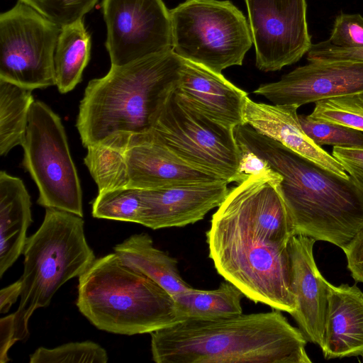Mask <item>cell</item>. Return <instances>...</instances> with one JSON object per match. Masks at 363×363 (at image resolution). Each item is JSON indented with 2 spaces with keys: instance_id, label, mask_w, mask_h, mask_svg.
<instances>
[{
  "instance_id": "1",
  "label": "cell",
  "mask_w": 363,
  "mask_h": 363,
  "mask_svg": "<svg viewBox=\"0 0 363 363\" xmlns=\"http://www.w3.org/2000/svg\"><path fill=\"white\" fill-rule=\"evenodd\" d=\"M276 183L250 175L230 189L206 232L218 273L245 296L289 313L296 308L288 244L296 235Z\"/></svg>"
},
{
  "instance_id": "2",
  "label": "cell",
  "mask_w": 363,
  "mask_h": 363,
  "mask_svg": "<svg viewBox=\"0 0 363 363\" xmlns=\"http://www.w3.org/2000/svg\"><path fill=\"white\" fill-rule=\"evenodd\" d=\"M235 135L240 147L281 175L277 188L296 235L342 249L363 228V182L327 170L247 124L235 128Z\"/></svg>"
},
{
  "instance_id": "3",
  "label": "cell",
  "mask_w": 363,
  "mask_h": 363,
  "mask_svg": "<svg viewBox=\"0 0 363 363\" xmlns=\"http://www.w3.org/2000/svg\"><path fill=\"white\" fill-rule=\"evenodd\" d=\"M157 363H311L302 332L281 313L185 319L152 332Z\"/></svg>"
},
{
  "instance_id": "4",
  "label": "cell",
  "mask_w": 363,
  "mask_h": 363,
  "mask_svg": "<svg viewBox=\"0 0 363 363\" xmlns=\"http://www.w3.org/2000/svg\"><path fill=\"white\" fill-rule=\"evenodd\" d=\"M184 59L173 50L111 66L87 84L76 121L82 145L122 133L151 131L168 94L177 86Z\"/></svg>"
},
{
  "instance_id": "5",
  "label": "cell",
  "mask_w": 363,
  "mask_h": 363,
  "mask_svg": "<svg viewBox=\"0 0 363 363\" xmlns=\"http://www.w3.org/2000/svg\"><path fill=\"white\" fill-rule=\"evenodd\" d=\"M76 305L96 328L115 334L151 333L182 320L172 296L116 252L79 277Z\"/></svg>"
},
{
  "instance_id": "6",
  "label": "cell",
  "mask_w": 363,
  "mask_h": 363,
  "mask_svg": "<svg viewBox=\"0 0 363 363\" xmlns=\"http://www.w3.org/2000/svg\"><path fill=\"white\" fill-rule=\"evenodd\" d=\"M18 308L14 315L15 341L29 334L34 311L47 307L67 281L84 273L96 259L84 233L82 217L48 208L38 230L26 241Z\"/></svg>"
},
{
  "instance_id": "7",
  "label": "cell",
  "mask_w": 363,
  "mask_h": 363,
  "mask_svg": "<svg viewBox=\"0 0 363 363\" xmlns=\"http://www.w3.org/2000/svg\"><path fill=\"white\" fill-rule=\"evenodd\" d=\"M172 50L216 72L242 65L252 45L249 24L229 1L186 0L169 10Z\"/></svg>"
},
{
  "instance_id": "8",
  "label": "cell",
  "mask_w": 363,
  "mask_h": 363,
  "mask_svg": "<svg viewBox=\"0 0 363 363\" xmlns=\"http://www.w3.org/2000/svg\"><path fill=\"white\" fill-rule=\"evenodd\" d=\"M150 132L189 164L228 183L245 180L238 171L241 150L235 128L199 111L174 89L166 98Z\"/></svg>"
},
{
  "instance_id": "9",
  "label": "cell",
  "mask_w": 363,
  "mask_h": 363,
  "mask_svg": "<svg viewBox=\"0 0 363 363\" xmlns=\"http://www.w3.org/2000/svg\"><path fill=\"white\" fill-rule=\"evenodd\" d=\"M23 164L38 189L37 203L83 217L82 191L60 117L35 101L21 145Z\"/></svg>"
},
{
  "instance_id": "10",
  "label": "cell",
  "mask_w": 363,
  "mask_h": 363,
  "mask_svg": "<svg viewBox=\"0 0 363 363\" xmlns=\"http://www.w3.org/2000/svg\"><path fill=\"white\" fill-rule=\"evenodd\" d=\"M61 28L21 1L0 15V79L32 90L55 85Z\"/></svg>"
},
{
  "instance_id": "11",
  "label": "cell",
  "mask_w": 363,
  "mask_h": 363,
  "mask_svg": "<svg viewBox=\"0 0 363 363\" xmlns=\"http://www.w3.org/2000/svg\"><path fill=\"white\" fill-rule=\"evenodd\" d=\"M102 6L111 66L172 49L169 10L162 0H104Z\"/></svg>"
},
{
  "instance_id": "12",
  "label": "cell",
  "mask_w": 363,
  "mask_h": 363,
  "mask_svg": "<svg viewBox=\"0 0 363 363\" xmlns=\"http://www.w3.org/2000/svg\"><path fill=\"white\" fill-rule=\"evenodd\" d=\"M256 67L274 72L299 61L312 43L306 0H245Z\"/></svg>"
},
{
  "instance_id": "13",
  "label": "cell",
  "mask_w": 363,
  "mask_h": 363,
  "mask_svg": "<svg viewBox=\"0 0 363 363\" xmlns=\"http://www.w3.org/2000/svg\"><path fill=\"white\" fill-rule=\"evenodd\" d=\"M108 138L121 149L127 187L146 190L225 180L185 162L151 132Z\"/></svg>"
},
{
  "instance_id": "14",
  "label": "cell",
  "mask_w": 363,
  "mask_h": 363,
  "mask_svg": "<svg viewBox=\"0 0 363 363\" xmlns=\"http://www.w3.org/2000/svg\"><path fill=\"white\" fill-rule=\"evenodd\" d=\"M357 93H363V62L353 61H311L254 91L273 104L298 107Z\"/></svg>"
},
{
  "instance_id": "15",
  "label": "cell",
  "mask_w": 363,
  "mask_h": 363,
  "mask_svg": "<svg viewBox=\"0 0 363 363\" xmlns=\"http://www.w3.org/2000/svg\"><path fill=\"white\" fill-rule=\"evenodd\" d=\"M228 182L172 186L142 190L141 225L157 230L183 227L202 220L224 201L230 189Z\"/></svg>"
},
{
  "instance_id": "16",
  "label": "cell",
  "mask_w": 363,
  "mask_h": 363,
  "mask_svg": "<svg viewBox=\"0 0 363 363\" xmlns=\"http://www.w3.org/2000/svg\"><path fill=\"white\" fill-rule=\"evenodd\" d=\"M315 242L309 237L294 235L288 244L291 289L296 306L291 315L306 340L321 347L328 281L322 276L315 262Z\"/></svg>"
},
{
  "instance_id": "17",
  "label": "cell",
  "mask_w": 363,
  "mask_h": 363,
  "mask_svg": "<svg viewBox=\"0 0 363 363\" xmlns=\"http://www.w3.org/2000/svg\"><path fill=\"white\" fill-rule=\"evenodd\" d=\"M174 91L199 111L229 127L245 124L243 112L248 94L221 73L184 60Z\"/></svg>"
},
{
  "instance_id": "18",
  "label": "cell",
  "mask_w": 363,
  "mask_h": 363,
  "mask_svg": "<svg viewBox=\"0 0 363 363\" xmlns=\"http://www.w3.org/2000/svg\"><path fill=\"white\" fill-rule=\"evenodd\" d=\"M295 105H270L247 99L243 119L255 130L312 161L324 169L347 178L343 166L317 145L304 132Z\"/></svg>"
},
{
  "instance_id": "19",
  "label": "cell",
  "mask_w": 363,
  "mask_h": 363,
  "mask_svg": "<svg viewBox=\"0 0 363 363\" xmlns=\"http://www.w3.org/2000/svg\"><path fill=\"white\" fill-rule=\"evenodd\" d=\"M321 350L324 358H363V292L356 285L328 283Z\"/></svg>"
},
{
  "instance_id": "20",
  "label": "cell",
  "mask_w": 363,
  "mask_h": 363,
  "mask_svg": "<svg viewBox=\"0 0 363 363\" xmlns=\"http://www.w3.org/2000/svg\"><path fill=\"white\" fill-rule=\"evenodd\" d=\"M30 197L18 177L0 172V278L23 254L33 222Z\"/></svg>"
},
{
  "instance_id": "21",
  "label": "cell",
  "mask_w": 363,
  "mask_h": 363,
  "mask_svg": "<svg viewBox=\"0 0 363 363\" xmlns=\"http://www.w3.org/2000/svg\"><path fill=\"white\" fill-rule=\"evenodd\" d=\"M113 249L125 264L148 276L172 296L191 288L181 277L177 259L156 248L148 234H133Z\"/></svg>"
},
{
  "instance_id": "22",
  "label": "cell",
  "mask_w": 363,
  "mask_h": 363,
  "mask_svg": "<svg viewBox=\"0 0 363 363\" xmlns=\"http://www.w3.org/2000/svg\"><path fill=\"white\" fill-rule=\"evenodd\" d=\"M91 52V37L83 19L61 28L54 54L55 85L59 91H72L82 80Z\"/></svg>"
},
{
  "instance_id": "23",
  "label": "cell",
  "mask_w": 363,
  "mask_h": 363,
  "mask_svg": "<svg viewBox=\"0 0 363 363\" xmlns=\"http://www.w3.org/2000/svg\"><path fill=\"white\" fill-rule=\"evenodd\" d=\"M245 296L233 283L222 282L218 289L201 290L191 288L173 295L182 320H213L242 313L241 301Z\"/></svg>"
},
{
  "instance_id": "24",
  "label": "cell",
  "mask_w": 363,
  "mask_h": 363,
  "mask_svg": "<svg viewBox=\"0 0 363 363\" xmlns=\"http://www.w3.org/2000/svg\"><path fill=\"white\" fill-rule=\"evenodd\" d=\"M33 90L0 79V155L21 145L35 101Z\"/></svg>"
},
{
  "instance_id": "25",
  "label": "cell",
  "mask_w": 363,
  "mask_h": 363,
  "mask_svg": "<svg viewBox=\"0 0 363 363\" xmlns=\"http://www.w3.org/2000/svg\"><path fill=\"white\" fill-rule=\"evenodd\" d=\"M142 209L141 189L131 187L99 191L92 203L94 218L139 224Z\"/></svg>"
},
{
  "instance_id": "26",
  "label": "cell",
  "mask_w": 363,
  "mask_h": 363,
  "mask_svg": "<svg viewBox=\"0 0 363 363\" xmlns=\"http://www.w3.org/2000/svg\"><path fill=\"white\" fill-rule=\"evenodd\" d=\"M309 116L363 133V93L342 95L315 102Z\"/></svg>"
},
{
  "instance_id": "27",
  "label": "cell",
  "mask_w": 363,
  "mask_h": 363,
  "mask_svg": "<svg viewBox=\"0 0 363 363\" xmlns=\"http://www.w3.org/2000/svg\"><path fill=\"white\" fill-rule=\"evenodd\" d=\"M106 350L92 341L72 342L48 349L38 347L30 357V363L96 362L106 363Z\"/></svg>"
},
{
  "instance_id": "28",
  "label": "cell",
  "mask_w": 363,
  "mask_h": 363,
  "mask_svg": "<svg viewBox=\"0 0 363 363\" xmlns=\"http://www.w3.org/2000/svg\"><path fill=\"white\" fill-rule=\"evenodd\" d=\"M306 135L318 146L331 145L363 149V133L337 123L298 115Z\"/></svg>"
},
{
  "instance_id": "29",
  "label": "cell",
  "mask_w": 363,
  "mask_h": 363,
  "mask_svg": "<svg viewBox=\"0 0 363 363\" xmlns=\"http://www.w3.org/2000/svg\"><path fill=\"white\" fill-rule=\"evenodd\" d=\"M62 28L83 19L99 0H19Z\"/></svg>"
},
{
  "instance_id": "30",
  "label": "cell",
  "mask_w": 363,
  "mask_h": 363,
  "mask_svg": "<svg viewBox=\"0 0 363 363\" xmlns=\"http://www.w3.org/2000/svg\"><path fill=\"white\" fill-rule=\"evenodd\" d=\"M328 42L343 48H363V17L359 13L337 16Z\"/></svg>"
},
{
  "instance_id": "31",
  "label": "cell",
  "mask_w": 363,
  "mask_h": 363,
  "mask_svg": "<svg viewBox=\"0 0 363 363\" xmlns=\"http://www.w3.org/2000/svg\"><path fill=\"white\" fill-rule=\"evenodd\" d=\"M311 61H353L363 62L362 48H343L330 44L328 40L313 44L307 53Z\"/></svg>"
},
{
  "instance_id": "32",
  "label": "cell",
  "mask_w": 363,
  "mask_h": 363,
  "mask_svg": "<svg viewBox=\"0 0 363 363\" xmlns=\"http://www.w3.org/2000/svg\"><path fill=\"white\" fill-rule=\"evenodd\" d=\"M241 150L238 171L245 179L250 175H264L278 184L281 180L279 174L275 172L267 161L254 152L240 147Z\"/></svg>"
},
{
  "instance_id": "33",
  "label": "cell",
  "mask_w": 363,
  "mask_h": 363,
  "mask_svg": "<svg viewBox=\"0 0 363 363\" xmlns=\"http://www.w3.org/2000/svg\"><path fill=\"white\" fill-rule=\"evenodd\" d=\"M342 250L352 278L357 282L363 283V228Z\"/></svg>"
},
{
  "instance_id": "34",
  "label": "cell",
  "mask_w": 363,
  "mask_h": 363,
  "mask_svg": "<svg viewBox=\"0 0 363 363\" xmlns=\"http://www.w3.org/2000/svg\"><path fill=\"white\" fill-rule=\"evenodd\" d=\"M332 155L341 163L346 172L363 182V149L333 147Z\"/></svg>"
},
{
  "instance_id": "35",
  "label": "cell",
  "mask_w": 363,
  "mask_h": 363,
  "mask_svg": "<svg viewBox=\"0 0 363 363\" xmlns=\"http://www.w3.org/2000/svg\"><path fill=\"white\" fill-rule=\"evenodd\" d=\"M14 315L10 314L0 319V362L9 361L8 352L16 342L14 339Z\"/></svg>"
},
{
  "instance_id": "36",
  "label": "cell",
  "mask_w": 363,
  "mask_h": 363,
  "mask_svg": "<svg viewBox=\"0 0 363 363\" xmlns=\"http://www.w3.org/2000/svg\"><path fill=\"white\" fill-rule=\"evenodd\" d=\"M22 282L21 279L14 283L3 288L0 291V312L8 313L11 306L21 296Z\"/></svg>"
}]
</instances>
